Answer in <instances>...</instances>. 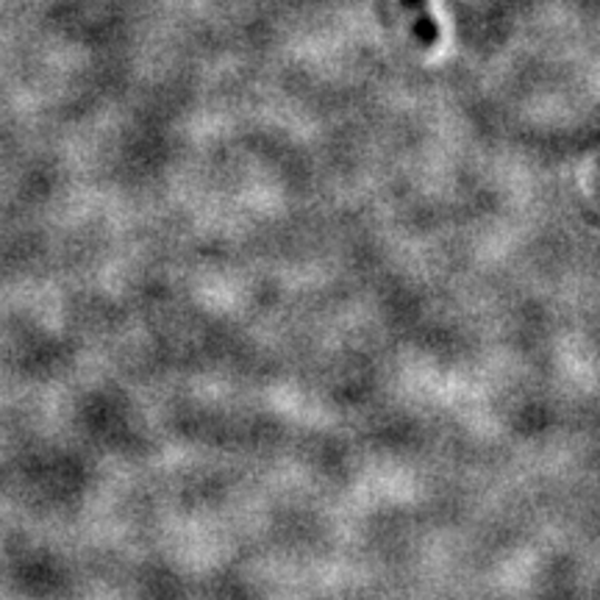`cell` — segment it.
Here are the masks:
<instances>
[{
  "instance_id": "6da1fadb",
  "label": "cell",
  "mask_w": 600,
  "mask_h": 600,
  "mask_svg": "<svg viewBox=\"0 0 600 600\" xmlns=\"http://www.w3.org/2000/svg\"><path fill=\"white\" fill-rule=\"evenodd\" d=\"M401 3H403V9L412 14L414 39H417L423 48H434V45H440L442 33H440V26H436L434 14H431L429 0H401Z\"/></svg>"
}]
</instances>
